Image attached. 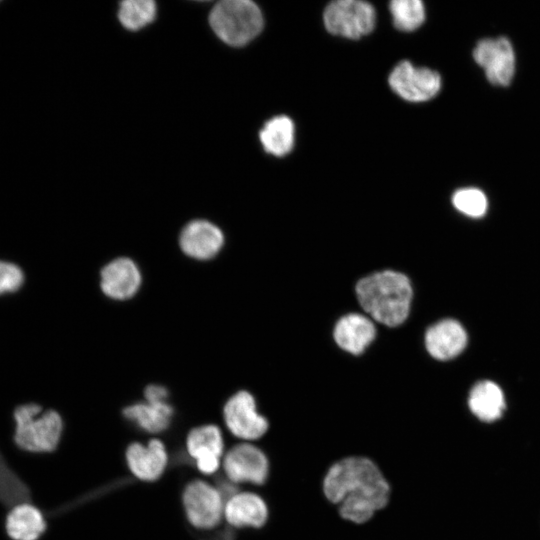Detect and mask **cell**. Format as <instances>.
<instances>
[{"label":"cell","instance_id":"1","mask_svg":"<svg viewBox=\"0 0 540 540\" xmlns=\"http://www.w3.org/2000/svg\"><path fill=\"white\" fill-rule=\"evenodd\" d=\"M322 490L327 501L335 506L346 498L371 502L378 511L390 500V484L379 466L365 456H348L334 462L327 470Z\"/></svg>","mask_w":540,"mask_h":540},{"label":"cell","instance_id":"2","mask_svg":"<svg viewBox=\"0 0 540 540\" xmlns=\"http://www.w3.org/2000/svg\"><path fill=\"white\" fill-rule=\"evenodd\" d=\"M356 293L362 308L387 326H397L408 316L412 288L401 273L384 271L367 276L357 283Z\"/></svg>","mask_w":540,"mask_h":540},{"label":"cell","instance_id":"3","mask_svg":"<svg viewBox=\"0 0 540 540\" xmlns=\"http://www.w3.org/2000/svg\"><path fill=\"white\" fill-rule=\"evenodd\" d=\"M14 442L21 450L31 453H49L59 445L63 422L60 414L49 409L42 412L36 403L16 407Z\"/></svg>","mask_w":540,"mask_h":540},{"label":"cell","instance_id":"4","mask_svg":"<svg viewBox=\"0 0 540 540\" xmlns=\"http://www.w3.org/2000/svg\"><path fill=\"white\" fill-rule=\"evenodd\" d=\"M212 29L225 43L242 46L257 36L263 26L259 7L249 0H224L209 16Z\"/></svg>","mask_w":540,"mask_h":540},{"label":"cell","instance_id":"5","mask_svg":"<svg viewBox=\"0 0 540 540\" xmlns=\"http://www.w3.org/2000/svg\"><path fill=\"white\" fill-rule=\"evenodd\" d=\"M222 466L233 484L263 487L270 476V459L264 449L250 442L232 446L224 455Z\"/></svg>","mask_w":540,"mask_h":540},{"label":"cell","instance_id":"6","mask_svg":"<svg viewBox=\"0 0 540 540\" xmlns=\"http://www.w3.org/2000/svg\"><path fill=\"white\" fill-rule=\"evenodd\" d=\"M326 29L335 35L357 39L370 33L375 25V10L360 0H338L324 11Z\"/></svg>","mask_w":540,"mask_h":540},{"label":"cell","instance_id":"7","mask_svg":"<svg viewBox=\"0 0 540 540\" xmlns=\"http://www.w3.org/2000/svg\"><path fill=\"white\" fill-rule=\"evenodd\" d=\"M223 417L230 433L245 442L263 439L270 429L268 419L258 413L255 399L247 391H239L228 399Z\"/></svg>","mask_w":540,"mask_h":540},{"label":"cell","instance_id":"8","mask_svg":"<svg viewBox=\"0 0 540 540\" xmlns=\"http://www.w3.org/2000/svg\"><path fill=\"white\" fill-rule=\"evenodd\" d=\"M182 500L187 519L196 528H214L224 518L223 494L205 481L190 482L183 492Z\"/></svg>","mask_w":540,"mask_h":540},{"label":"cell","instance_id":"9","mask_svg":"<svg viewBox=\"0 0 540 540\" xmlns=\"http://www.w3.org/2000/svg\"><path fill=\"white\" fill-rule=\"evenodd\" d=\"M473 58L484 69L490 83L507 86L512 81L515 54L509 39L499 37L480 40L473 50Z\"/></svg>","mask_w":540,"mask_h":540},{"label":"cell","instance_id":"10","mask_svg":"<svg viewBox=\"0 0 540 540\" xmlns=\"http://www.w3.org/2000/svg\"><path fill=\"white\" fill-rule=\"evenodd\" d=\"M389 84L403 99L422 102L431 99L439 92L441 78L434 70L417 68L408 61H402L392 70Z\"/></svg>","mask_w":540,"mask_h":540},{"label":"cell","instance_id":"11","mask_svg":"<svg viewBox=\"0 0 540 540\" xmlns=\"http://www.w3.org/2000/svg\"><path fill=\"white\" fill-rule=\"evenodd\" d=\"M270 510L265 498L254 491H238L225 501L224 519L236 528L262 529Z\"/></svg>","mask_w":540,"mask_h":540},{"label":"cell","instance_id":"12","mask_svg":"<svg viewBox=\"0 0 540 540\" xmlns=\"http://www.w3.org/2000/svg\"><path fill=\"white\" fill-rule=\"evenodd\" d=\"M186 447L195 459L199 471L212 474L219 469L224 451V440L216 425L208 424L193 428L187 436Z\"/></svg>","mask_w":540,"mask_h":540},{"label":"cell","instance_id":"13","mask_svg":"<svg viewBox=\"0 0 540 540\" xmlns=\"http://www.w3.org/2000/svg\"><path fill=\"white\" fill-rule=\"evenodd\" d=\"M224 243L222 231L211 222L195 220L188 223L180 234L182 251L195 259L207 260L218 254Z\"/></svg>","mask_w":540,"mask_h":540},{"label":"cell","instance_id":"14","mask_svg":"<svg viewBox=\"0 0 540 540\" xmlns=\"http://www.w3.org/2000/svg\"><path fill=\"white\" fill-rule=\"evenodd\" d=\"M467 342L466 330L454 319L437 322L427 330L425 335L427 351L438 360L455 358L466 348Z\"/></svg>","mask_w":540,"mask_h":540},{"label":"cell","instance_id":"15","mask_svg":"<svg viewBox=\"0 0 540 540\" xmlns=\"http://www.w3.org/2000/svg\"><path fill=\"white\" fill-rule=\"evenodd\" d=\"M140 284V271L129 258H117L101 271V288L110 298L116 300L131 298L138 291Z\"/></svg>","mask_w":540,"mask_h":540},{"label":"cell","instance_id":"16","mask_svg":"<svg viewBox=\"0 0 540 540\" xmlns=\"http://www.w3.org/2000/svg\"><path fill=\"white\" fill-rule=\"evenodd\" d=\"M467 406L479 422L488 425L501 420L507 410L503 390L491 380H481L472 386L467 397Z\"/></svg>","mask_w":540,"mask_h":540},{"label":"cell","instance_id":"17","mask_svg":"<svg viewBox=\"0 0 540 540\" xmlns=\"http://www.w3.org/2000/svg\"><path fill=\"white\" fill-rule=\"evenodd\" d=\"M167 452L159 439H152L147 445L132 443L126 450V461L130 471L143 481L157 480L167 465Z\"/></svg>","mask_w":540,"mask_h":540},{"label":"cell","instance_id":"18","mask_svg":"<svg viewBox=\"0 0 540 540\" xmlns=\"http://www.w3.org/2000/svg\"><path fill=\"white\" fill-rule=\"evenodd\" d=\"M373 323L360 314H349L341 318L335 326L336 343L352 354H360L375 337Z\"/></svg>","mask_w":540,"mask_h":540},{"label":"cell","instance_id":"19","mask_svg":"<svg viewBox=\"0 0 540 540\" xmlns=\"http://www.w3.org/2000/svg\"><path fill=\"white\" fill-rule=\"evenodd\" d=\"M5 529L12 540H38L46 530L43 513L31 503L13 507L6 516Z\"/></svg>","mask_w":540,"mask_h":540},{"label":"cell","instance_id":"20","mask_svg":"<svg viewBox=\"0 0 540 540\" xmlns=\"http://www.w3.org/2000/svg\"><path fill=\"white\" fill-rule=\"evenodd\" d=\"M123 414L141 429L151 433H159L170 425L173 408L167 402L146 401L124 408Z\"/></svg>","mask_w":540,"mask_h":540},{"label":"cell","instance_id":"21","mask_svg":"<svg viewBox=\"0 0 540 540\" xmlns=\"http://www.w3.org/2000/svg\"><path fill=\"white\" fill-rule=\"evenodd\" d=\"M260 140L266 152L275 156L289 153L294 143V125L290 118L277 116L268 120L260 131Z\"/></svg>","mask_w":540,"mask_h":540},{"label":"cell","instance_id":"22","mask_svg":"<svg viewBox=\"0 0 540 540\" xmlns=\"http://www.w3.org/2000/svg\"><path fill=\"white\" fill-rule=\"evenodd\" d=\"M28 485L12 470L0 452V503L7 508L30 503Z\"/></svg>","mask_w":540,"mask_h":540},{"label":"cell","instance_id":"23","mask_svg":"<svg viewBox=\"0 0 540 540\" xmlns=\"http://www.w3.org/2000/svg\"><path fill=\"white\" fill-rule=\"evenodd\" d=\"M394 26L401 31H413L425 19L424 5L420 0H394L390 3Z\"/></svg>","mask_w":540,"mask_h":540},{"label":"cell","instance_id":"24","mask_svg":"<svg viewBox=\"0 0 540 540\" xmlns=\"http://www.w3.org/2000/svg\"><path fill=\"white\" fill-rule=\"evenodd\" d=\"M156 5L151 0H126L121 3L118 17L124 27L137 30L155 17Z\"/></svg>","mask_w":540,"mask_h":540},{"label":"cell","instance_id":"25","mask_svg":"<svg viewBox=\"0 0 540 540\" xmlns=\"http://www.w3.org/2000/svg\"><path fill=\"white\" fill-rule=\"evenodd\" d=\"M452 203L458 211L472 218L485 215L488 207L485 194L477 188L456 191L452 197Z\"/></svg>","mask_w":540,"mask_h":540},{"label":"cell","instance_id":"26","mask_svg":"<svg viewBox=\"0 0 540 540\" xmlns=\"http://www.w3.org/2000/svg\"><path fill=\"white\" fill-rule=\"evenodd\" d=\"M23 282L24 273L18 265L0 261V294L17 291Z\"/></svg>","mask_w":540,"mask_h":540},{"label":"cell","instance_id":"27","mask_svg":"<svg viewBox=\"0 0 540 540\" xmlns=\"http://www.w3.org/2000/svg\"><path fill=\"white\" fill-rule=\"evenodd\" d=\"M144 396L148 402H166L168 392L161 385H149L144 391Z\"/></svg>","mask_w":540,"mask_h":540}]
</instances>
